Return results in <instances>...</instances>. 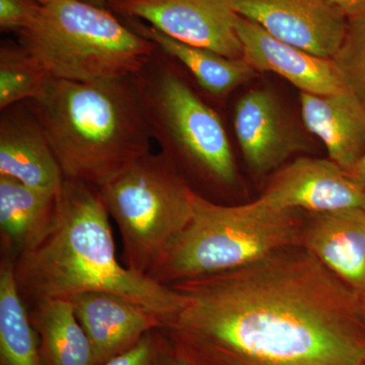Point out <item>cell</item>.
Instances as JSON below:
<instances>
[{
	"instance_id": "cell-31",
	"label": "cell",
	"mask_w": 365,
	"mask_h": 365,
	"mask_svg": "<svg viewBox=\"0 0 365 365\" xmlns=\"http://www.w3.org/2000/svg\"><path fill=\"white\" fill-rule=\"evenodd\" d=\"M364 365H365V364Z\"/></svg>"
},
{
	"instance_id": "cell-15",
	"label": "cell",
	"mask_w": 365,
	"mask_h": 365,
	"mask_svg": "<svg viewBox=\"0 0 365 365\" xmlns=\"http://www.w3.org/2000/svg\"><path fill=\"white\" fill-rule=\"evenodd\" d=\"M300 246L359 294L365 292V209L309 213Z\"/></svg>"
},
{
	"instance_id": "cell-18",
	"label": "cell",
	"mask_w": 365,
	"mask_h": 365,
	"mask_svg": "<svg viewBox=\"0 0 365 365\" xmlns=\"http://www.w3.org/2000/svg\"><path fill=\"white\" fill-rule=\"evenodd\" d=\"M124 21L170 58L184 66L197 85L213 97H227L258 74L244 59L227 58L211 50L185 44L135 19H124Z\"/></svg>"
},
{
	"instance_id": "cell-19",
	"label": "cell",
	"mask_w": 365,
	"mask_h": 365,
	"mask_svg": "<svg viewBox=\"0 0 365 365\" xmlns=\"http://www.w3.org/2000/svg\"><path fill=\"white\" fill-rule=\"evenodd\" d=\"M44 365H97L88 336L69 299L46 300L29 309Z\"/></svg>"
},
{
	"instance_id": "cell-6",
	"label": "cell",
	"mask_w": 365,
	"mask_h": 365,
	"mask_svg": "<svg viewBox=\"0 0 365 365\" xmlns=\"http://www.w3.org/2000/svg\"><path fill=\"white\" fill-rule=\"evenodd\" d=\"M158 51L133 76L144 116L162 153L185 173L215 189L237 182V163L222 120Z\"/></svg>"
},
{
	"instance_id": "cell-3",
	"label": "cell",
	"mask_w": 365,
	"mask_h": 365,
	"mask_svg": "<svg viewBox=\"0 0 365 365\" xmlns=\"http://www.w3.org/2000/svg\"><path fill=\"white\" fill-rule=\"evenodd\" d=\"M66 178L102 188L151 153L153 139L133 78H50L26 102Z\"/></svg>"
},
{
	"instance_id": "cell-1",
	"label": "cell",
	"mask_w": 365,
	"mask_h": 365,
	"mask_svg": "<svg viewBox=\"0 0 365 365\" xmlns=\"http://www.w3.org/2000/svg\"><path fill=\"white\" fill-rule=\"evenodd\" d=\"M188 299L163 330L192 365H364L362 294L302 246L170 285Z\"/></svg>"
},
{
	"instance_id": "cell-16",
	"label": "cell",
	"mask_w": 365,
	"mask_h": 365,
	"mask_svg": "<svg viewBox=\"0 0 365 365\" xmlns=\"http://www.w3.org/2000/svg\"><path fill=\"white\" fill-rule=\"evenodd\" d=\"M307 130L318 137L329 158L350 172L365 155V105L347 88L328 95L299 93Z\"/></svg>"
},
{
	"instance_id": "cell-10",
	"label": "cell",
	"mask_w": 365,
	"mask_h": 365,
	"mask_svg": "<svg viewBox=\"0 0 365 365\" xmlns=\"http://www.w3.org/2000/svg\"><path fill=\"white\" fill-rule=\"evenodd\" d=\"M260 198L309 213L365 209V189L330 158H295L274 172Z\"/></svg>"
},
{
	"instance_id": "cell-29",
	"label": "cell",
	"mask_w": 365,
	"mask_h": 365,
	"mask_svg": "<svg viewBox=\"0 0 365 365\" xmlns=\"http://www.w3.org/2000/svg\"><path fill=\"white\" fill-rule=\"evenodd\" d=\"M38 4H40L41 6H44V4H48V2L52 1V0H36Z\"/></svg>"
},
{
	"instance_id": "cell-4",
	"label": "cell",
	"mask_w": 365,
	"mask_h": 365,
	"mask_svg": "<svg viewBox=\"0 0 365 365\" xmlns=\"http://www.w3.org/2000/svg\"><path fill=\"white\" fill-rule=\"evenodd\" d=\"M304 223L299 210L275 207L261 198L227 205L195 192L191 220L148 276L170 287L242 267L300 246Z\"/></svg>"
},
{
	"instance_id": "cell-5",
	"label": "cell",
	"mask_w": 365,
	"mask_h": 365,
	"mask_svg": "<svg viewBox=\"0 0 365 365\" xmlns=\"http://www.w3.org/2000/svg\"><path fill=\"white\" fill-rule=\"evenodd\" d=\"M18 36L51 78L81 83L133 78L158 51L111 9L85 0L41 6Z\"/></svg>"
},
{
	"instance_id": "cell-26",
	"label": "cell",
	"mask_w": 365,
	"mask_h": 365,
	"mask_svg": "<svg viewBox=\"0 0 365 365\" xmlns=\"http://www.w3.org/2000/svg\"><path fill=\"white\" fill-rule=\"evenodd\" d=\"M348 175L354 180L357 184H359L362 188L365 189V155L361 158V160L355 165Z\"/></svg>"
},
{
	"instance_id": "cell-12",
	"label": "cell",
	"mask_w": 365,
	"mask_h": 365,
	"mask_svg": "<svg viewBox=\"0 0 365 365\" xmlns=\"http://www.w3.org/2000/svg\"><path fill=\"white\" fill-rule=\"evenodd\" d=\"M0 176L57 195L66 180L49 140L26 103L1 111Z\"/></svg>"
},
{
	"instance_id": "cell-28",
	"label": "cell",
	"mask_w": 365,
	"mask_h": 365,
	"mask_svg": "<svg viewBox=\"0 0 365 365\" xmlns=\"http://www.w3.org/2000/svg\"><path fill=\"white\" fill-rule=\"evenodd\" d=\"M173 365H192L190 364V362L186 361L185 359H180V357H178L176 355V359H175V361L173 362Z\"/></svg>"
},
{
	"instance_id": "cell-8",
	"label": "cell",
	"mask_w": 365,
	"mask_h": 365,
	"mask_svg": "<svg viewBox=\"0 0 365 365\" xmlns=\"http://www.w3.org/2000/svg\"><path fill=\"white\" fill-rule=\"evenodd\" d=\"M109 9L135 19L168 37L230 59H242L239 14L230 0H110Z\"/></svg>"
},
{
	"instance_id": "cell-24",
	"label": "cell",
	"mask_w": 365,
	"mask_h": 365,
	"mask_svg": "<svg viewBox=\"0 0 365 365\" xmlns=\"http://www.w3.org/2000/svg\"><path fill=\"white\" fill-rule=\"evenodd\" d=\"M40 7L36 0H0V30L20 33L32 23Z\"/></svg>"
},
{
	"instance_id": "cell-20",
	"label": "cell",
	"mask_w": 365,
	"mask_h": 365,
	"mask_svg": "<svg viewBox=\"0 0 365 365\" xmlns=\"http://www.w3.org/2000/svg\"><path fill=\"white\" fill-rule=\"evenodd\" d=\"M0 365H44L39 336L16 285L14 260L4 256L0 262Z\"/></svg>"
},
{
	"instance_id": "cell-14",
	"label": "cell",
	"mask_w": 365,
	"mask_h": 365,
	"mask_svg": "<svg viewBox=\"0 0 365 365\" xmlns=\"http://www.w3.org/2000/svg\"><path fill=\"white\" fill-rule=\"evenodd\" d=\"M237 33L242 43V59L257 72L278 74L300 93L328 95L346 88L332 60L276 39L260 26L240 16Z\"/></svg>"
},
{
	"instance_id": "cell-23",
	"label": "cell",
	"mask_w": 365,
	"mask_h": 365,
	"mask_svg": "<svg viewBox=\"0 0 365 365\" xmlns=\"http://www.w3.org/2000/svg\"><path fill=\"white\" fill-rule=\"evenodd\" d=\"M176 351L163 328L144 334L135 344L103 365H173Z\"/></svg>"
},
{
	"instance_id": "cell-21",
	"label": "cell",
	"mask_w": 365,
	"mask_h": 365,
	"mask_svg": "<svg viewBox=\"0 0 365 365\" xmlns=\"http://www.w3.org/2000/svg\"><path fill=\"white\" fill-rule=\"evenodd\" d=\"M51 78L48 72L19 43L0 47V110L26 103L40 95Z\"/></svg>"
},
{
	"instance_id": "cell-22",
	"label": "cell",
	"mask_w": 365,
	"mask_h": 365,
	"mask_svg": "<svg viewBox=\"0 0 365 365\" xmlns=\"http://www.w3.org/2000/svg\"><path fill=\"white\" fill-rule=\"evenodd\" d=\"M331 60L346 88L365 105V13L348 19L344 39Z\"/></svg>"
},
{
	"instance_id": "cell-30",
	"label": "cell",
	"mask_w": 365,
	"mask_h": 365,
	"mask_svg": "<svg viewBox=\"0 0 365 365\" xmlns=\"http://www.w3.org/2000/svg\"><path fill=\"white\" fill-rule=\"evenodd\" d=\"M362 299H364V307H365V292H364V294H362Z\"/></svg>"
},
{
	"instance_id": "cell-27",
	"label": "cell",
	"mask_w": 365,
	"mask_h": 365,
	"mask_svg": "<svg viewBox=\"0 0 365 365\" xmlns=\"http://www.w3.org/2000/svg\"><path fill=\"white\" fill-rule=\"evenodd\" d=\"M88 4H93L96 6L105 7V9H109L110 0H85Z\"/></svg>"
},
{
	"instance_id": "cell-25",
	"label": "cell",
	"mask_w": 365,
	"mask_h": 365,
	"mask_svg": "<svg viewBox=\"0 0 365 365\" xmlns=\"http://www.w3.org/2000/svg\"><path fill=\"white\" fill-rule=\"evenodd\" d=\"M346 18L351 19L365 13V0H328Z\"/></svg>"
},
{
	"instance_id": "cell-13",
	"label": "cell",
	"mask_w": 365,
	"mask_h": 365,
	"mask_svg": "<svg viewBox=\"0 0 365 365\" xmlns=\"http://www.w3.org/2000/svg\"><path fill=\"white\" fill-rule=\"evenodd\" d=\"M71 299L97 365L129 349L148 331L165 327L160 314L112 292H83Z\"/></svg>"
},
{
	"instance_id": "cell-2",
	"label": "cell",
	"mask_w": 365,
	"mask_h": 365,
	"mask_svg": "<svg viewBox=\"0 0 365 365\" xmlns=\"http://www.w3.org/2000/svg\"><path fill=\"white\" fill-rule=\"evenodd\" d=\"M14 269L28 311L46 300L107 292L148 307L165 325L188 302L174 288L120 263L100 191L71 178L62 185L49 232L14 261Z\"/></svg>"
},
{
	"instance_id": "cell-17",
	"label": "cell",
	"mask_w": 365,
	"mask_h": 365,
	"mask_svg": "<svg viewBox=\"0 0 365 365\" xmlns=\"http://www.w3.org/2000/svg\"><path fill=\"white\" fill-rule=\"evenodd\" d=\"M58 195L0 176V235L4 257L16 260L39 244L54 222Z\"/></svg>"
},
{
	"instance_id": "cell-11",
	"label": "cell",
	"mask_w": 365,
	"mask_h": 365,
	"mask_svg": "<svg viewBox=\"0 0 365 365\" xmlns=\"http://www.w3.org/2000/svg\"><path fill=\"white\" fill-rule=\"evenodd\" d=\"M234 126L242 157L258 176L280 169L292 155L309 148L307 139L268 90L250 91L237 101Z\"/></svg>"
},
{
	"instance_id": "cell-7",
	"label": "cell",
	"mask_w": 365,
	"mask_h": 365,
	"mask_svg": "<svg viewBox=\"0 0 365 365\" xmlns=\"http://www.w3.org/2000/svg\"><path fill=\"white\" fill-rule=\"evenodd\" d=\"M123 242L125 266L148 275L191 220L195 191L162 153L98 189Z\"/></svg>"
},
{
	"instance_id": "cell-9",
	"label": "cell",
	"mask_w": 365,
	"mask_h": 365,
	"mask_svg": "<svg viewBox=\"0 0 365 365\" xmlns=\"http://www.w3.org/2000/svg\"><path fill=\"white\" fill-rule=\"evenodd\" d=\"M235 13L304 51L331 59L344 39L348 19L328 0H230Z\"/></svg>"
}]
</instances>
